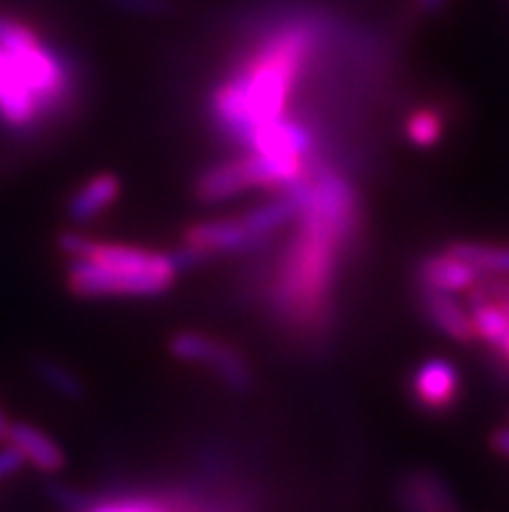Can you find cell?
Segmentation results:
<instances>
[{
	"instance_id": "obj_1",
	"label": "cell",
	"mask_w": 509,
	"mask_h": 512,
	"mask_svg": "<svg viewBox=\"0 0 509 512\" xmlns=\"http://www.w3.org/2000/svg\"><path fill=\"white\" fill-rule=\"evenodd\" d=\"M299 195L302 208L273 284V307L294 331L317 333L330 325L338 260L359 232V198L341 172L315 162L299 180Z\"/></svg>"
},
{
	"instance_id": "obj_2",
	"label": "cell",
	"mask_w": 509,
	"mask_h": 512,
	"mask_svg": "<svg viewBox=\"0 0 509 512\" xmlns=\"http://www.w3.org/2000/svg\"><path fill=\"white\" fill-rule=\"evenodd\" d=\"M317 45L312 19L286 21L252 52L239 71L216 86L211 97L213 123L239 146H250L260 125L286 115L299 73Z\"/></svg>"
},
{
	"instance_id": "obj_3",
	"label": "cell",
	"mask_w": 509,
	"mask_h": 512,
	"mask_svg": "<svg viewBox=\"0 0 509 512\" xmlns=\"http://www.w3.org/2000/svg\"><path fill=\"white\" fill-rule=\"evenodd\" d=\"M0 47H6L13 58L24 65L39 99L45 102L47 115H65V110L71 107L76 84H73V71L68 68L63 55L47 45L32 26L6 16V13H0Z\"/></svg>"
},
{
	"instance_id": "obj_4",
	"label": "cell",
	"mask_w": 509,
	"mask_h": 512,
	"mask_svg": "<svg viewBox=\"0 0 509 512\" xmlns=\"http://www.w3.org/2000/svg\"><path fill=\"white\" fill-rule=\"evenodd\" d=\"M177 276L167 273L136 271L104 260L71 258L65 268V286L73 297L81 299H117V297H159Z\"/></svg>"
},
{
	"instance_id": "obj_5",
	"label": "cell",
	"mask_w": 509,
	"mask_h": 512,
	"mask_svg": "<svg viewBox=\"0 0 509 512\" xmlns=\"http://www.w3.org/2000/svg\"><path fill=\"white\" fill-rule=\"evenodd\" d=\"M169 351L180 362L211 370L219 377V383L234 393L252 390V370L247 359L242 357V351L224 344L219 338H211L198 331H182L169 341Z\"/></svg>"
},
{
	"instance_id": "obj_6",
	"label": "cell",
	"mask_w": 509,
	"mask_h": 512,
	"mask_svg": "<svg viewBox=\"0 0 509 512\" xmlns=\"http://www.w3.org/2000/svg\"><path fill=\"white\" fill-rule=\"evenodd\" d=\"M47 107L39 99L24 65L0 47V123L16 133L39 128L47 120Z\"/></svg>"
},
{
	"instance_id": "obj_7",
	"label": "cell",
	"mask_w": 509,
	"mask_h": 512,
	"mask_svg": "<svg viewBox=\"0 0 509 512\" xmlns=\"http://www.w3.org/2000/svg\"><path fill=\"white\" fill-rule=\"evenodd\" d=\"M411 398L426 414H445L460 398L463 380L458 367L445 357H429L413 370Z\"/></svg>"
},
{
	"instance_id": "obj_8",
	"label": "cell",
	"mask_w": 509,
	"mask_h": 512,
	"mask_svg": "<svg viewBox=\"0 0 509 512\" xmlns=\"http://www.w3.org/2000/svg\"><path fill=\"white\" fill-rule=\"evenodd\" d=\"M416 294H419L421 315L429 320L432 328H437L439 333H445V336L450 338V341H455V344H473V341H476L471 312H468V307H465L455 294L421 284L419 289H416Z\"/></svg>"
},
{
	"instance_id": "obj_9",
	"label": "cell",
	"mask_w": 509,
	"mask_h": 512,
	"mask_svg": "<svg viewBox=\"0 0 509 512\" xmlns=\"http://www.w3.org/2000/svg\"><path fill=\"white\" fill-rule=\"evenodd\" d=\"M395 500H398L400 512H460L458 500L445 479L429 468H416L400 476Z\"/></svg>"
},
{
	"instance_id": "obj_10",
	"label": "cell",
	"mask_w": 509,
	"mask_h": 512,
	"mask_svg": "<svg viewBox=\"0 0 509 512\" xmlns=\"http://www.w3.org/2000/svg\"><path fill=\"white\" fill-rule=\"evenodd\" d=\"M120 193H123L120 177L112 175V172H99L71 195V201L65 206V216L78 227H84L89 221L99 219L107 208L115 206Z\"/></svg>"
},
{
	"instance_id": "obj_11",
	"label": "cell",
	"mask_w": 509,
	"mask_h": 512,
	"mask_svg": "<svg viewBox=\"0 0 509 512\" xmlns=\"http://www.w3.org/2000/svg\"><path fill=\"white\" fill-rule=\"evenodd\" d=\"M478 276L481 271H476L471 263H465L458 255H452L450 250L424 255L416 266V279L421 286H434V289H445L452 294L468 292L478 281Z\"/></svg>"
},
{
	"instance_id": "obj_12",
	"label": "cell",
	"mask_w": 509,
	"mask_h": 512,
	"mask_svg": "<svg viewBox=\"0 0 509 512\" xmlns=\"http://www.w3.org/2000/svg\"><path fill=\"white\" fill-rule=\"evenodd\" d=\"M6 442L19 450L24 463L34 466L42 474H60L65 468V453L58 448V442L32 424L11 422Z\"/></svg>"
},
{
	"instance_id": "obj_13",
	"label": "cell",
	"mask_w": 509,
	"mask_h": 512,
	"mask_svg": "<svg viewBox=\"0 0 509 512\" xmlns=\"http://www.w3.org/2000/svg\"><path fill=\"white\" fill-rule=\"evenodd\" d=\"M445 115L439 107H416L403 123V133H406L408 143L421 151L437 149L442 138H445Z\"/></svg>"
},
{
	"instance_id": "obj_14",
	"label": "cell",
	"mask_w": 509,
	"mask_h": 512,
	"mask_svg": "<svg viewBox=\"0 0 509 512\" xmlns=\"http://www.w3.org/2000/svg\"><path fill=\"white\" fill-rule=\"evenodd\" d=\"M34 375L52 390V393H58V396L68 398V401H78V398H84L86 385L84 380L78 377V372H73L68 364L58 362V359L50 357H37L32 362Z\"/></svg>"
},
{
	"instance_id": "obj_15",
	"label": "cell",
	"mask_w": 509,
	"mask_h": 512,
	"mask_svg": "<svg viewBox=\"0 0 509 512\" xmlns=\"http://www.w3.org/2000/svg\"><path fill=\"white\" fill-rule=\"evenodd\" d=\"M452 255L463 258L481 273H509V245L489 242H452L447 247Z\"/></svg>"
},
{
	"instance_id": "obj_16",
	"label": "cell",
	"mask_w": 509,
	"mask_h": 512,
	"mask_svg": "<svg viewBox=\"0 0 509 512\" xmlns=\"http://www.w3.org/2000/svg\"><path fill=\"white\" fill-rule=\"evenodd\" d=\"M468 312H471L473 333H476L478 341L497 349L509 331V318L502 312V307L494 305V302H481V305L468 307Z\"/></svg>"
},
{
	"instance_id": "obj_17",
	"label": "cell",
	"mask_w": 509,
	"mask_h": 512,
	"mask_svg": "<svg viewBox=\"0 0 509 512\" xmlns=\"http://www.w3.org/2000/svg\"><path fill=\"white\" fill-rule=\"evenodd\" d=\"M84 512H164L162 497L156 494H117L91 502Z\"/></svg>"
},
{
	"instance_id": "obj_18",
	"label": "cell",
	"mask_w": 509,
	"mask_h": 512,
	"mask_svg": "<svg viewBox=\"0 0 509 512\" xmlns=\"http://www.w3.org/2000/svg\"><path fill=\"white\" fill-rule=\"evenodd\" d=\"M107 6L120 13H130V16H141V19L146 16L159 19L174 11V0H107Z\"/></svg>"
},
{
	"instance_id": "obj_19",
	"label": "cell",
	"mask_w": 509,
	"mask_h": 512,
	"mask_svg": "<svg viewBox=\"0 0 509 512\" xmlns=\"http://www.w3.org/2000/svg\"><path fill=\"white\" fill-rule=\"evenodd\" d=\"M47 494H50V500L55 502V505H60L68 512H84L86 507L94 502V497H91L89 492L68 487V484H50V487H47Z\"/></svg>"
},
{
	"instance_id": "obj_20",
	"label": "cell",
	"mask_w": 509,
	"mask_h": 512,
	"mask_svg": "<svg viewBox=\"0 0 509 512\" xmlns=\"http://www.w3.org/2000/svg\"><path fill=\"white\" fill-rule=\"evenodd\" d=\"M21 468H24V458L13 445L8 448H0V481L8 479V476L19 474Z\"/></svg>"
},
{
	"instance_id": "obj_21",
	"label": "cell",
	"mask_w": 509,
	"mask_h": 512,
	"mask_svg": "<svg viewBox=\"0 0 509 512\" xmlns=\"http://www.w3.org/2000/svg\"><path fill=\"white\" fill-rule=\"evenodd\" d=\"M491 448L509 458V429H497V432L491 435Z\"/></svg>"
},
{
	"instance_id": "obj_22",
	"label": "cell",
	"mask_w": 509,
	"mask_h": 512,
	"mask_svg": "<svg viewBox=\"0 0 509 512\" xmlns=\"http://www.w3.org/2000/svg\"><path fill=\"white\" fill-rule=\"evenodd\" d=\"M416 6H419V11L426 13V16H437V13L445 11L447 0H416Z\"/></svg>"
},
{
	"instance_id": "obj_23",
	"label": "cell",
	"mask_w": 509,
	"mask_h": 512,
	"mask_svg": "<svg viewBox=\"0 0 509 512\" xmlns=\"http://www.w3.org/2000/svg\"><path fill=\"white\" fill-rule=\"evenodd\" d=\"M494 351H497V357L504 362V367H509V331H507V336L502 338V344H499Z\"/></svg>"
},
{
	"instance_id": "obj_24",
	"label": "cell",
	"mask_w": 509,
	"mask_h": 512,
	"mask_svg": "<svg viewBox=\"0 0 509 512\" xmlns=\"http://www.w3.org/2000/svg\"><path fill=\"white\" fill-rule=\"evenodd\" d=\"M8 427H11V419H8L6 411H3V406H0V442H6Z\"/></svg>"
},
{
	"instance_id": "obj_25",
	"label": "cell",
	"mask_w": 509,
	"mask_h": 512,
	"mask_svg": "<svg viewBox=\"0 0 509 512\" xmlns=\"http://www.w3.org/2000/svg\"><path fill=\"white\" fill-rule=\"evenodd\" d=\"M507 370H509V367H507Z\"/></svg>"
}]
</instances>
